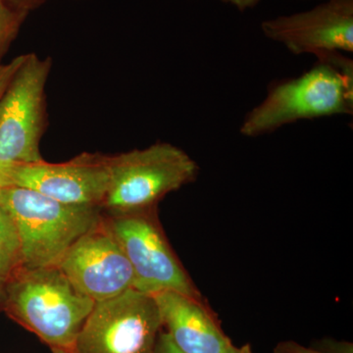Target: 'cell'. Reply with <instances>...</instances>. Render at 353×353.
Instances as JSON below:
<instances>
[{
  "instance_id": "6da1fadb",
  "label": "cell",
  "mask_w": 353,
  "mask_h": 353,
  "mask_svg": "<svg viewBox=\"0 0 353 353\" xmlns=\"http://www.w3.org/2000/svg\"><path fill=\"white\" fill-rule=\"evenodd\" d=\"M348 55H318L303 75L272 85L263 101L243 118L241 134L259 138L299 121L352 115L353 60Z\"/></svg>"
},
{
  "instance_id": "7a4b0ae2",
  "label": "cell",
  "mask_w": 353,
  "mask_h": 353,
  "mask_svg": "<svg viewBox=\"0 0 353 353\" xmlns=\"http://www.w3.org/2000/svg\"><path fill=\"white\" fill-rule=\"evenodd\" d=\"M94 304L74 288L58 267H20L4 282L1 307L51 350L74 352Z\"/></svg>"
},
{
  "instance_id": "3957f363",
  "label": "cell",
  "mask_w": 353,
  "mask_h": 353,
  "mask_svg": "<svg viewBox=\"0 0 353 353\" xmlns=\"http://www.w3.org/2000/svg\"><path fill=\"white\" fill-rule=\"evenodd\" d=\"M0 203L19 234L22 267L59 264L83 234L103 220L101 206L71 205L15 185H0Z\"/></svg>"
},
{
  "instance_id": "277c9868",
  "label": "cell",
  "mask_w": 353,
  "mask_h": 353,
  "mask_svg": "<svg viewBox=\"0 0 353 353\" xmlns=\"http://www.w3.org/2000/svg\"><path fill=\"white\" fill-rule=\"evenodd\" d=\"M199 173L194 158L169 143L110 155L102 211L115 217L155 210L162 199L194 182Z\"/></svg>"
},
{
  "instance_id": "5b68a950",
  "label": "cell",
  "mask_w": 353,
  "mask_h": 353,
  "mask_svg": "<svg viewBox=\"0 0 353 353\" xmlns=\"http://www.w3.org/2000/svg\"><path fill=\"white\" fill-rule=\"evenodd\" d=\"M52 69L50 57L24 54L0 97V171L43 158L41 141L46 132V88Z\"/></svg>"
},
{
  "instance_id": "8992f818",
  "label": "cell",
  "mask_w": 353,
  "mask_h": 353,
  "mask_svg": "<svg viewBox=\"0 0 353 353\" xmlns=\"http://www.w3.org/2000/svg\"><path fill=\"white\" fill-rule=\"evenodd\" d=\"M162 321L154 296L134 289L95 303L75 353H152Z\"/></svg>"
},
{
  "instance_id": "52a82bcc",
  "label": "cell",
  "mask_w": 353,
  "mask_h": 353,
  "mask_svg": "<svg viewBox=\"0 0 353 353\" xmlns=\"http://www.w3.org/2000/svg\"><path fill=\"white\" fill-rule=\"evenodd\" d=\"M155 210L115 216L106 225L131 264L134 289L143 294L176 292L201 299V294L172 250Z\"/></svg>"
},
{
  "instance_id": "ba28073f",
  "label": "cell",
  "mask_w": 353,
  "mask_h": 353,
  "mask_svg": "<svg viewBox=\"0 0 353 353\" xmlns=\"http://www.w3.org/2000/svg\"><path fill=\"white\" fill-rule=\"evenodd\" d=\"M109 155L85 152L62 163L41 160L0 171V185H15L71 205L101 206L109 183Z\"/></svg>"
},
{
  "instance_id": "9c48e42d",
  "label": "cell",
  "mask_w": 353,
  "mask_h": 353,
  "mask_svg": "<svg viewBox=\"0 0 353 353\" xmlns=\"http://www.w3.org/2000/svg\"><path fill=\"white\" fill-rule=\"evenodd\" d=\"M57 267L78 292L94 303L134 289L131 264L103 220L83 234Z\"/></svg>"
},
{
  "instance_id": "30bf717a",
  "label": "cell",
  "mask_w": 353,
  "mask_h": 353,
  "mask_svg": "<svg viewBox=\"0 0 353 353\" xmlns=\"http://www.w3.org/2000/svg\"><path fill=\"white\" fill-rule=\"evenodd\" d=\"M261 31L292 54L353 53V0H326L303 12L263 21Z\"/></svg>"
},
{
  "instance_id": "8fae6325",
  "label": "cell",
  "mask_w": 353,
  "mask_h": 353,
  "mask_svg": "<svg viewBox=\"0 0 353 353\" xmlns=\"http://www.w3.org/2000/svg\"><path fill=\"white\" fill-rule=\"evenodd\" d=\"M162 326L183 353H222L232 341L201 299L176 292L154 294Z\"/></svg>"
},
{
  "instance_id": "7c38bea8",
  "label": "cell",
  "mask_w": 353,
  "mask_h": 353,
  "mask_svg": "<svg viewBox=\"0 0 353 353\" xmlns=\"http://www.w3.org/2000/svg\"><path fill=\"white\" fill-rule=\"evenodd\" d=\"M22 267L19 234L6 210L0 213V278L7 279Z\"/></svg>"
},
{
  "instance_id": "4fadbf2b",
  "label": "cell",
  "mask_w": 353,
  "mask_h": 353,
  "mask_svg": "<svg viewBox=\"0 0 353 353\" xmlns=\"http://www.w3.org/2000/svg\"><path fill=\"white\" fill-rule=\"evenodd\" d=\"M28 15L7 0H0V65L3 64L4 57L17 39Z\"/></svg>"
},
{
  "instance_id": "5bb4252c",
  "label": "cell",
  "mask_w": 353,
  "mask_h": 353,
  "mask_svg": "<svg viewBox=\"0 0 353 353\" xmlns=\"http://www.w3.org/2000/svg\"><path fill=\"white\" fill-rule=\"evenodd\" d=\"M23 59H24V54L13 58L11 61L7 62V63L0 65V97H1L2 92L6 90L8 83L10 82L11 79H12L14 73L19 68Z\"/></svg>"
},
{
  "instance_id": "9a60e30c",
  "label": "cell",
  "mask_w": 353,
  "mask_h": 353,
  "mask_svg": "<svg viewBox=\"0 0 353 353\" xmlns=\"http://www.w3.org/2000/svg\"><path fill=\"white\" fill-rule=\"evenodd\" d=\"M273 353H326L320 350L303 347L294 341H281L275 348Z\"/></svg>"
},
{
  "instance_id": "2e32d148",
  "label": "cell",
  "mask_w": 353,
  "mask_h": 353,
  "mask_svg": "<svg viewBox=\"0 0 353 353\" xmlns=\"http://www.w3.org/2000/svg\"><path fill=\"white\" fill-rule=\"evenodd\" d=\"M152 353H183L176 347L175 343L171 340L170 336L166 332H160L157 343Z\"/></svg>"
},
{
  "instance_id": "e0dca14e",
  "label": "cell",
  "mask_w": 353,
  "mask_h": 353,
  "mask_svg": "<svg viewBox=\"0 0 353 353\" xmlns=\"http://www.w3.org/2000/svg\"><path fill=\"white\" fill-rule=\"evenodd\" d=\"M11 6L24 12L30 14L46 4L50 0H7Z\"/></svg>"
},
{
  "instance_id": "ac0fdd59",
  "label": "cell",
  "mask_w": 353,
  "mask_h": 353,
  "mask_svg": "<svg viewBox=\"0 0 353 353\" xmlns=\"http://www.w3.org/2000/svg\"><path fill=\"white\" fill-rule=\"evenodd\" d=\"M260 0H229L228 3L236 7L238 10L245 11L254 8L259 3Z\"/></svg>"
},
{
  "instance_id": "d6986e66",
  "label": "cell",
  "mask_w": 353,
  "mask_h": 353,
  "mask_svg": "<svg viewBox=\"0 0 353 353\" xmlns=\"http://www.w3.org/2000/svg\"><path fill=\"white\" fill-rule=\"evenodd\" d=\"M222 353H253L250 345H245L239 347L233 345V343L229 345Z\"/></svg>"
},
{
  "instance_id": "ffe728a7",
  "label": "cell",
  "mask_w": 353,
  "mask_h": 353,
  "mask_svg": "<svg viewBox=\"0 0 353 353\" xmlns=\"http://www.w3.org/2000/svg\"><path fill=\"white\" fill-rule=\"evenodd\" d=\"M4 281L0 278V306H1L2 294H3Z\"/></svg>"
},
{
  "instance_id": "44dd1931",
  "label": "cell",
  "mask_w": 353,
  "mask_h": 353,
  "mask_svg": "<svg viewBox=\"0 0 353 353\" xmlns=\"http://www.w3.org/2000/svg\"><path fill=\"white\" fill-rule=\"evenodd\" d=\"M52 353H75L71 350H61V348H52Z\"/></svg>"
},
{
  "instance_id": "7402d4cb",
  "label": "cell",
  "mask_w": 353,
  "mask_h": 353,
  "mask_svg": "<svg viewBox=\"0 0 353 353\" xmlns=\"http://www.w3.org/2000/svg\"><path fill=\"white\" fill-rule=\"evenodd\" d=\"M3 211H4V209L1 206V203H0V213L3 212Z\"/></svg>"
},
{
  "instance_id": "603a6c76",
  "label": "cell",
  "mask_w": 353,
  "mask_h": 353,
  "mask_svg": "<svg viewBox=\"0 0 353 353\" xmlns=\"http://www.w3.org/2000/svg\"><path fill=\"white\" fill-rule=\"evenodd\" d=\"M221 1L226 2V3H228V2H229V0H221Z\"/></svg>"
}]
</instances>
